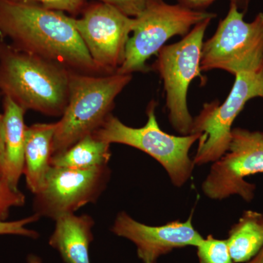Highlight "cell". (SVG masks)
<instances>
[{"label": "cell", "mask_w": 263, "mask_h": 263, "mask_svg": "<svg viewBox=\"0 0 263 263\" xmlns=\"http://www.w3.org/2000/svg\"><path fill=\"white\" fill-rule=\"evenodd\" d=\"M177 1L179 4L190 9L203 10L216 0H177ZM230 2L232 4L236 5L240 11L245 13L248 9L250 0H230Z\"/></svg>", "instance_id": "obj_23"}, {"label": "cell", "mask_w": 263, "mask_h": 263, "mask_svg": "<svg viewBox=\"0 0 263 263\" xmlns=\"http://www.w3.org/2000/svg\"><path fill=\"white\" fill-rule=\"evenodd\" d=\"M0 33L21 51L83 73L101 75L72 17L33 3L0 0Z\"/></svg>", "instance_id": "obj_1"}, {"label": "cell", "mask_w": 263, "mask_h": 263, "mask_svg": "<svg viewBox=\"0 0 263 263\" xmlns=\"http://www.w3.org/2000/svg\"><path fill=\"white\" fill-rule=\"evenodd\" d=\"M156 107L157 103L154 100L148 104V120L143 127H128L110 114L92 134L109 144L121 143L148 154L162 164L175 186L181 187L193 174L195 164L189 152L201 134L176 136L164 133L157 122Z\"/></svg>", "instance_id": "obj_4"}, {"label": "cell", "mask_w": 263, "mask_h": 263, "mask_svg": "<svg viewBox=\"0 0 263 263\" xmlns=\"http://www.w3.org/2000/svg\"><path fill=\"white\" fill-rule=\"evenodd\" d=\"M226 240L233 262H249L254 258L263 247V214L253 211L243 213Z\"/></svg>", "instance_id": "obj_16"}, {"label": "cell", "mask_w": 263, "mask_h": 263, "mask_svg": "<svg viewBox=\"0 0 263 263\" xmlns=\"http://www.w3.org/2000/svg\"><path fill=\"white\" fill-rule=\"evenodd\" d=\"M110 157V144L90 134L65 152L53 156L51 166L76 170L92 169L108 165Z\"/></svg>", "instance_id": "obj_17"}, {"label": "cell", "mask_w": 263, "mask_h": 263, "mask_svg": "<svg viewBox=\"0 0 263 263\" xmlns=\"http://www.w3.org/2000/svg\"><path fill=\"white\" fill-rule=\"evenodd\" d=\"M56 123H37L27 127L23 174L27 187L35 195L51 167Z\"/></svg>", "instance_id": "obj_15"}, {"label": "cell", "mask_w": 263, "mask_h": 263, "mask_svg": "<svg viewBox=\"0 0 263 263\" xmlns=\"http://www.w3.org/2000/svg\"><path fill=\"white\" fill-rule=\"evenodd\" d=\"M132 79V74L99 76L71 70L68 101L61 119L56 122L52 157L98 129Z\"/></svg>", "instance_id": "obj_3"}, {"label": "cell", "mask_w": 263, "mask_h": 263, "mask_svg": "<svg viewBox=\"0 0 263 263\" xmlns=\"http://www.w3.org/2000/svg\"><path fill=\"white\" fill-rule=\"evenodd\" d=\"M110 178L108 165L88 170L51 166L34 195L35 214L54 220L65 214H74L86 204L96 202Z\"/></svg>", "instance_id": "obj_11"}, {"label": "cell", "mask_w": 263, "mask_h": 263, "mask_svg": "<svg viewBox=\"0 0 263 263\" xmlns=\"http://www.w3.org/2000/svg\"><path fill=\"white\" fill-rule=\"evenodd\" d=\"M40 219L37 214L24 218L20 220L13 221H0V235H17L29 238H37L39 233L27 228V224L35 222Z\"/></svg>", "instance_id": "obj_20"}, {"label": "cell", "mask_w": 263, "mask_h": 263, "mask_svg": "<svg viewBox=\"0 0 263 263\" xmlns=\"http://www.w3.org/2000/svg\"><path fill=\"white\" fill-rule=\"evenodd\" d=\"M27 3H38L43 8L55 11L67 12L71 14L79 13L86 8V0H17Z\"/></svg>", "instance_id": "obj_21"}, {"label": "cell", "mask_w": 263, "mask_h": 263, "mask_svg": "<svg viewBox=\"0 0 263 263\" xmlns=\"http://www.w3.org/2000/svg\"><path fill=\"white\" fill-rule=\"evenodd\" d=\"M70 70L0 41V93L24 110L62 116Z\"/></svg>", "instance_id": "obj_2"}, {"label": "cell", "mask_w": 263, "mask_h": 263, "mask_svg": "<svg viewBox=\"0 0 263 263\" xmlns=\"http://www.w3.org/2000/svg\"><path fill=\"white\" fill-rule=\"evenodd\" d=\"M259 173H263L262 132L234 128L228 152L212 164L202 190L213 200L237 195L250 201L255 186L245 179Z\"/></svg>", "instance_id": "obj_9"}, {"label": "cell", "mask_w": 263, "mask_h": 263, "mask_svg": "<svg viewBox=\"0 0 263 263\" xmlns=\"http://www.w3.org/2000/svg\"><path fill=\"white\" fill-rule=\"evenodd\" d=\"M153 0H100L111 5L128 16L135 18L140 14Z\"/></svg>", "instance_id": "obj_22"}, {"label": "cell", "mask_w": 263, "mask_h": 263, "mask_svg": "<svg viewBox=\"0 0 263 263\" xmlns=\"http://www.w3.org/2000/svg\"><path fill=\"white\" fill-rule=\"evenodd\" d=\"M212 20L197 24L179 42L163 46L152 66L163 81L170 123L181 136L193 132L194 119L187 105L189 86L195 78L205 82L200 73V61L204 35Z\"/></svg>", "instance_id": "obj_5"}, {"label": "cell", "mask_w": 263, "mask_h": 263, "mask_svg": "<svg viewBox=\"0 0 263 263\" xmlns=\"http://www.w3.org/2000/svg\"><path fill=\"white\" fill-rule=\"evenodd\" d=\"M228 98L222 104L218 100L205 103L194 119L193 133L201 134L194 158L197 165L214 162L224 155L231 141L232 126L251 99L263 98V70L240 72Z\"/></svg>", "instance_id": "obj_8"}, {"label": "cell", "mask_w": 263, "mask_h": 263, "mask_svg": "<svg viewBox=\"0 0 263 263\" xmlns=\"http://www.w3.org/2000/svg\"><path fill=\"white\" fill-rule=\"evenodd\" d=\"M25 200L24 194L13 188L0 174V221L7 219L11 208L22 206Z\"/></svg>", "instance_id": "obj_19"}, {"label": "cell", "mask_w": 263, "mask_h": 263, "mask_svg": "<svg viewBox=\"0 0 263 263\" xmlns=\"http://www.w3.org/2000/svg\"><path fill=\"white\" fill-rule=\"evenodd\" d=\"M200 263H233L226 240L209 235L197 247Z\"/></svg>", "instance_id": "obj_18"}, {"label": "cell", "mask_w": 263, "mask_h": 263, "mask_svg": "<svg viewBox=\"0 0 263 263\" xmlns=\"http://www.w3.org/2000/svg\"><path fill=\"white\" fill-rule=\"evenodd\" d=\"M28 263H42V260L40 257L35 255H29L28 257Z\"/></svg>", "instance_id": "obj_26"}, {"label": "cell", "mask_w": 263, "mask_h": 263, "mask_svg": "<svg viewBox=\"0 0 263 263\" xmlns=\"http://www.w3.org/2000/svg\"><path fill=\"white\" fill-rule=\"evenodd\" d=\"M216 17L215 13L190 9L179 3L170 5L163 0H153L135 17L124 62L116 73L148 72L147 61L157 55L168 40L174 36H185L197 24Z\"/></svg>", "instance_id": "obj_6"}, {"label": "cell", "mask_w": 263, "mask_h": 263, "mask_svg": "<svg viewBox=\"0 0 263 263\" xmlns=\"http://www.w3.org/2000/svg\"><path fill=\"white\" fill-rule=\"evenodd\" d=\"M4 158L5 143L4 134H3V113L0 112V174H3Z\"/></svg>", "instance_id": "obj_24"}, {"label": "cell", "mask_w": 263, "mask_h": 263, "mask_svg": "<svg viewBox=\"0 0 263 263\" xmlns=\"http://www.w3.org/2000/svg\"><path fill=\"white\" fill-rule=\"evenodd\" d=\"M230 3L226 18L210 39L203 43L200 70H222L237 75L263 70V13L252 22Z\"/></svg>", "instance_id": "obj_7"}, {"label": "cell", "mask_w": 263, "mask_h": 263, "mask_svg": "<svg viewBox=\"0 0 263 263\" xmlns=\"http://www.w3.org/2000/svg\"><path fill=\"white\" fill-rule=\"evenodd\" d=\"M84 11L80 18L72 17L76 30L100 74L116 73L124 62L135 18L101 2L86 7Z\"/></svg>", "instance_id": "obj_10"}, {"label": "cell", "mask_w": 263, "mask_h": 263, "mask_svg": "<svg viewBox=\"0 0 263 263\" xmlns=\"http://www.w3.org/2000/svg\"><path fill=\"white\" fill-rule=\"evenodd\" d=\"M192 218L191 215L184 222L174 221L154 227L141 224L122 212L116 218L111 231L133 241L136 245L138 257L143 262H156L160 256L174 249L197 247L201 243L203 238L194 228Z\"/></svg>", "instance_id": "obj_12"}, {"label": "cell", "mask_w": 263, "mask_h": 263, "mask_svg": "<svg viewBox=\"0 0 263 263\" xmlns=\"http://www.w3.org/2000/svg\"><path fill=\"white\" fill-rule=\"evenodd\" d=\"M147 263H156V262H147Z\"/></svg>", "instance_id": "obj_27"}, {"label": "cell", "mask_w": 263, "mask_h": 263, "mask_svg": "<svg viewBox=\"0 0 263 263\" xmlns=\"http://www.w3.org/2000/svg\"><path fill=\"white\" fill-rule=\"evenodd\" d=\"M247 263H263V247L259 253Z\"/></svg>", "instance_id": "obj_25"}, {"label": "cell", "mask_w": 263, "mask_h": 263, "mask_svg": "<svg viewBox=\"0 0 263 263\" xmlns=\"http://www.w3.org/2000/svg\"><path fill=\"white\" fill-rule=\"evenodd\" d=\"M49 245L60 252L65 263H90L89 249L94 237L91 216L65 214L56 219Z\"/></svg>", "instance_id": "obj_13"}, {"label": "cell", "mask_w": 263, "mask_h": 263, "mask_svg": "<svg viewBox=\"0 0 263 263\" xmlns=\"http://www.w3.org/2000/svg\"><path fill=\"white\" fill-rule=\"evenodd\" d=\"M27 110L8 97L3 98V134L5 158L3 176L14 189H18L23 174L27 127L24 122Z\"/></svg>", "instance_id": "obj_14"}]
</instances>
